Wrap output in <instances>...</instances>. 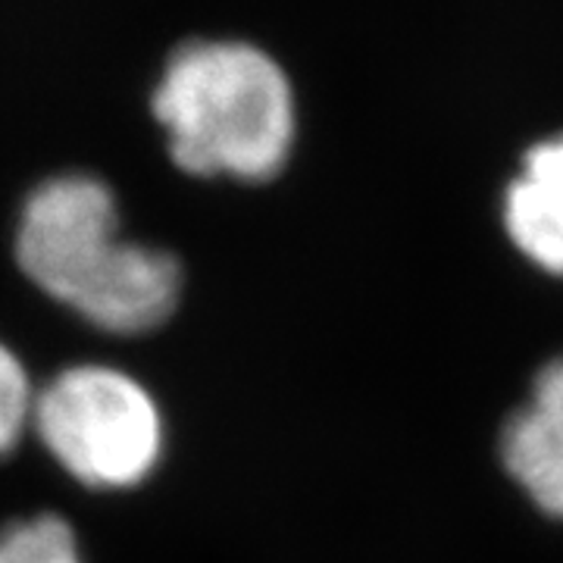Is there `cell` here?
Listing matches in <instances>:
<instances>
[{
  "label": "cell",
  "mask_w": 563,
  "mask_h": 563,
  "mask_svg": "<svg viewBox=\"0 0 563 563\" xmlns=\"http://www.w3.org/2000/svg\"><path fill=\"white\" fill-rule=\"evenodd\" d=\"M13 254L41 295L107 335L139 339L179 310V257L125 232L120 188L95 169H57L22 191Z\"/></svg>",
  "instance_id": "obj_1"
},
{
  "label": "cell",
  "mask_w": 563,
  "mask_h": 563,
  "mask_svg": "<svg viewBox=\"0 0 563 563\" xmlns=\"http://www.w3.org/2000/svg\"><path fill=\"white\" fill-rule=\"evenodd\" d=\"M169 169L188 181L263 185L298 144V88L285 63L242 38L179 44L151 91Z\"/></svg>",
  "instance_id": "obj_2"
},
{
  "label": "cell",
  "mask_w": 563,
  "mask_h": 563,
  "mask_svg": "<svg viewBox=\"0 0 563 563\" xmlns=\"http://www.w3.org/2000/svg\"><path fill=\"white\" fill-rule=\"evenodd\" d=\"M32 432L91 492H132L161 470L166 417L154 391L113 363H73L38 388Z\"/></svg>",
  "instance_id": "obj_3"
},
{
  "label": "cell",
  "mask_w": 563,
  "mask_h": 563,
  "mask_svg": "<svg viewBox=\"0 0 563 563\" xmlns=\"http://www.w3.org/2000/svg\"><path fill=\"white\" fill-rule=\"evenodd\" d=\"M501 461L539 510L563 520V357L536 376L529 401L504 426Z\"/></svg>",
  "instance_id": "obj_4"
},
{
  "label": "cell",
  "mask_w": 563,
  "mask_h": 563,
  "mask_svg": "<svg viewBox=\"0 0 563 563\" xmlns=\"http://www.w3.org/2000/svg\"><path fill=\"white\" fill-rule=\"evenodd\" d=\"M504 225L523 257L563 276V135L526 154L504 198Z\"/></svg>",
  "instance_id": "obj_5"
},
{
  "label": "cell",
  "mask_w": 563,
  "mask_h": 563,
  "mask_svg": "<svg viewBox=\"0 0 563 563\" xmlns=\"http://www.w3.org/2000/svg\"><path fill=\"white\" fill-rule=\"evenodd\" d=\"M0 563H88L73 523L60 514H29L0 526Z\"/></svg>",
  "instance_id": "obj_6"
},
{
  "label": "cell",
  "mask_w": 563,
  "mask_h": 563,
  "mask_svg": "<svg viewBox=\"0 0 563 563\" xmlns=\"http://www.w3.org/2000/svg\"><path fill=\"white\" fill-rule=\"evenodd\" d=\"M38 388L20 351L0 339V461L16 454L22 439L32 432Z\"/></svg>",
  "instance_id": "obj_7"
}]
</instances>
